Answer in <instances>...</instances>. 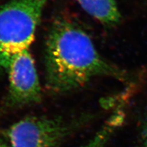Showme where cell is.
I'll return each mask as SVG.
<instances>
[{
    "label": "cell",
    "instance_id": "1",
    "mask_svg": "<svg viewBox=\"0 0 147 147\" xmlns=\"http://www.w3.org/2000/svg\"><path fill=\"white\" fill-rule=\"evenodd\" d=\"M45 65L47 88L56 93L82 87L94 76L124 80L127 78L99 55L86 32L66 20L57 21L51 29L46 45Z\"/></svg>",
    "mask_w": 147,
    "mask_h": 147
},
{
    "label": "cell",
    "instance_id": "2",
    "mask_svg": "<svg viewBox=\"0 0 147 147\" xmlns=\"http://www.w3.org/2000/svg\"><path fill=\"white\" fill-rule=\"evenodd\" d=\"M48 0H10L0 8V67L28 50Z\"/></svg>",
    "mask_w": 147,
    "mask_h": 147
},
{
    "label": "cell",
    "instance_id": "3",
    "mask_svg": "<svg viewBox=\"0 0 147 147\" xmlns=\"http://www.w3.org/2000/svg\"><path fill=\"white\" fill-rule=\"evenodd\" d=\"M66 131L60 120L29 117L12 125L7 137L11 147H57Z\"/></svg>",
    "mask_w": 147,
    "mask_h": 147
},
{
    "label": "cell",
    "instance_id": "4",
    "mask_svg": "<svg viewBox=\"0 0 147 147\" xmlns=\"http://www.w3.org/2000/svg\"><path fill=\"white\" fill-rule=\"evenodd\" d=\"M9 73L8 100L14 105L38 102L41 87L34 60L29 50L22 51L11 60Z\"/></svg>",
    "mask_w": 147,
    "mask_h": 147
},
{
    "label": "cell",
    "instance_id": "5",
    "mask_svg": "<svg viewBox=\"0 0 147 147\" xmlns=\"http://www.w3.org/2000/svg\"><path fill=\"white\" fill-rule=\"evenodd\" d=\"M87 13L99 21L114 26L119 23L121 14L115 0H76Z\"/></svg>",
    "mask_w": 147,
    "mask_h": 147
},
{
    "label": "cell",
    "instance_id": "6",
    "mask_svg": "<svg viewBox=\"0 0 147 147\" xmlns=\"http://www.w3.org/2000/svg\"><path fill=\"white\" fill-rule=\"evenodd\" d=\"M123 115L121 113L115 114L109 119L104 126L96 134L87 144L82 147H104L106 141L109 138L111 134L115 131L116 128L120 125L123 121Z\"/></svg>",
    "mask_w": 147,
    "mask_h": 147
},
{
    "label": "cell",
    "instance_id": "7",
    "mask_svg": "<svg viewBox=\"0 0 147 147\" xmlns=\"http://www.w3.org/2000/svg\"><path fill=\"white\" fill-rule=\"evenodd\" d=\"M140 127V137L142 147H147V117L142 120Z\"/></svg>",
    "mask_w": 147,
    "mask_h": 147
},
{
    "label": "cell",
    "instance_id": "8",
    "mask_svg": "<svg viewBox=\"0 0 147 147\" xmlns=\"http://www.w3.org/2000/svg\"><path fill=\"white\" fill-rule=\"evenodd\" d=\"M0 147H5V146L2 144V143L0 142Z\"/></svg>",
    "mask_w": 147,
    "mask_h": 147
}]
</instances>
